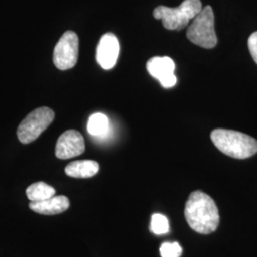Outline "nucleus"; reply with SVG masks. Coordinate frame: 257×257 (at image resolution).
<instances>
[{
    "label": "nucleus",
    "mask_w": 257,
    "mask_h": 257,
    "mask_svg": "<svg viewBox=\"0 0 257 257\" xmlns=\"http://www.w3.org/2000/svg\"><path fill=\"white\" fill-rule=\"evenodd\" d=\"M185 217L192 230L210 234L219 225V212L215 202L210 195L201 191L190 194L185 206Z\"/></svg>",
    "instance_id": "1"
},
{
    "label": "nucleus",
    "mask_w": 257,
    "mask_h": 257,
    "mask_svg": "<svg viewBox=\"0 0 257 257\" xmlns=\"http://www.w3.org/2000/svg\"><path fill=\"white\" fill-rule=\"evenodd\" d=\"M211 138L214 146L226 156L245 159L257 153V141L246 134L225 128L212 131Z\"/></svg>",
    "instance_id": "2"
},
{
    "label": "nucleus",
    "mask_w": 257,
    "mask_h": 257,
    "mask_svg": "<svg viewBox=\"0 0 257 257\" xmlns=\"http://www.w3.org/2000/svg\"><path fill=\"white\" fill-rule=\"evenodd\" d=\"M200 0H184L176 8L158 6L154 10L155 19L161 20L167 30L179 31L188 26L189 22L201 12Z\"/></svg>",
    "instance_id": "3"
},
{
    "label": "nucleus",
    "mask_w": 257,
    "mask_h": 257,
    "mask_svg": "<svg viewBox=\"0 0 257 257\" xmlns=\"http://www.w3.org/2000/svg\"><path fill=\"white\" fill-rule=\"evenodd\" d=\"M188 39L197 46L211 49L216 46L217 37L214 30V15L211 6L202 8L187 31Z\"/></svg>",
    "instance_id": "4"
},
{
    "label": "nucleus",
    "mask_w": 257,
    "mask_h": 257,
    "mask_svg": "<svg viewBox=\"0 0 257 257\" xmlns=\"http://www.w3.org/2000/svg\"><path fill=\"white\" fill-rule=\"evenodd\" d=\"M55 119V111L41 107L32 112L22 120L18 128V138L22 144H30L40 137Z\"/></svg>",
    "instance_id": "5"
},
{
    "label": "nucleus",
    "mask_w": 257,
    "mask_h": 257,
    "mask_svg": "<svg viewBox=\"0 0 257 257\" xmlns=\"http://www.w3.org/2000/svg\"><path fill=\"white\" fill-rule=\"evenodd\" d=\"M78 48L79 41L77 35L72 31L66 32L55 47L54 63L55 67L61 71L74 68L78 59Z\"/></svg>",
    "instance_id": "6"
},
{
    "label": "nucleus",
    "mask_w": 257,
    "mask_h": 257,
    "mask_svg": "<svg viewBox=\"0 0 257 257\" xmlns=\"http://www.w3.org/2000/svg\"><path fill=\"white\" fill-rule=\"evenodd\" d=\"M147 70L149 74L157 79L163 88H172L177 82L175 62L169 56L152 57L147 62Z\"/></svg>",
    "instance_id": "7"
},
{
    "label": "nucleus",
    "mask_w": 257,
    "mask_h": 257,
    "mask_svg": "<svg viewBox=\"0 0 257 257\" xmlns=\"http://www.w3.org/2000/svg\"><path fill=\"white\" fill-rule=\"evenodd\" d=\"M85 151V142L82 135L69 130L58 138L55 146V156L59 159H69L82 155Z\"/></svg>",
    "instance_id": "8"
},
{
    "label": "nucleus",
    "mask_w": 257,
    "mask_h": 257,
    "mask_svg": "<svg viewBox=\"0 0 257 257\" xmlns=\"http://www.w3.org/2000/svg\"><path fill=\"white\" fill-rule=\"evenodd\" d=\"M120 45L118 38L115 35L108 33L101 37L96 52V59L98 64L104 70L112 69L118 59Z\"/></svg>",
    "instance_id": "9"
},
{
    "label": "nucleus",
    "mask_w": 257,
    "mask_h": 257,
    "mask_svg": "<svg viewBox=\"0 0 257 257\" xmlns=\"http://www.w3.org/2000/svg\"><path fill=\"white\" fill-rule=\"evenodd\" d=\"M30 209L39 214L55 215L67 211L70 207V200L65 195H56L43 201H36L29 204Z\"/></svg>",
    "instance_id": "10"
},
{
    "label": "nucleus",
    "mask_w": 257,
    "mask_h": 257,
    "mask_svg": "<svg viewBox=\"0 0 257 257\" xmlns=\"http://www.w3.org/2000/svg\"><path fill=\"white\" fill-rule=\"evenodd\" d=\"M99 171V164L93 160H78L66 166L65 173L74 178H90Z\"/></svg>",
    "instance_id": "11"
},
{
    "label": "nucleus",
    "mask_w": 257,
    "mask_h": 257,
    "mask_svg": "<svg viewBox=\"0 0 257 257\" xmlns=\"http://www.w3.org/2000/svg\"><path fill=\"white\" fill-rule=\"evenodd\" d=\"M88 132L96 138H104L110 130V122L108 117L101 112H96L91 115L88 121Z\"/></svg>",
    "instance_id": "12"
},
{
    "label": "nucleus",
    "mask_w": 257,
    "mask_h": 257,
    "mask_svg": "<svg viewBox=\"0 0 257 257\" xmlns=\"http://www.w3.org/2000/svg\"><path fill=\"white\" fill-rule=\"evenodd\" d=\"M26 194L31 202L43 201L55 196V190L45 182H37L28 187Z\"/></svg>",
    "instance_id": "13"
},
{
    "label": "nucleus",
    "mask_w": 257,
    "mask_h": 257,
    "mask_svg": "<svg viewBox=\"0 0 257 257\" xmlns=\"http://www.w3.org/2000/svg\"><path fill=\"white\" fill-rule=\"evenodd\" d=\"M150 230L153 233L157 234V235L168 233L170 231V225H169L168 218L161 213L153 214Z\"/></svg>",
    "instance_id": "14"
},
{
    "label": "nucleus",
    "mask_w": 257,
    "mask_h": 257,
    "mask_svg": "<svg viewBox=\"0 0 257 257\" xmlns=\"http://www.w3.org/2000/svg\"><path fill=\"white\" fill-rule=\"evenodd\" d=\"M161 257H180L182 248L177 242H164L160 247Z\"/></svg>",
    "instance_id": "15"
},
{
    "label": "nucleus",
    "mask_w": 257,
    "mask_h": 257,
    "mask_svg": "<svg viewBox=\"0 0 257 257\" xmlns=\"http://www.w3.org/2000/svg\"><path fill=\"white\" fill-rule=\"evenodd\" d=\"M248 50L257 64V32L250 35L248 40Z\"/></svg>",
    "instance_id": "16"
}]
</instances>
